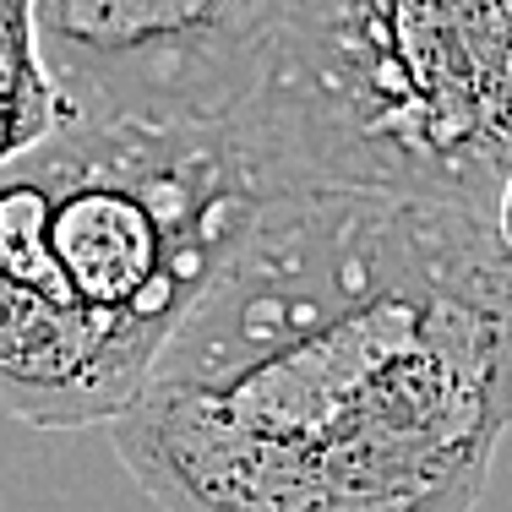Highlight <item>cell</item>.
Masks as SVG:
<instances>
[{"instance_id":"obj_5","label":"cell","mask_w":512,"mask_h":512,"mask_svg":"<svg viewBox=\"0 0 512 512\" xmlns=\"http://www.w3.org/2000/svg\"><path fill=\"white\" fill-rule=\"evenodd\" d=\"M60 120L66 109L39 55L33 0H0V164L50 137Z\"/></svg>"},{"instance_id":"obj_4","label":"cell","mask_w":512,"mask_h":512,"mask_svg":"<svg viewBox=\"0 0 512 512\" xmlns=\"http://www.w3.org/2000/svg\"><path fill=\"white\" fill-rule=\"evenodd\" d=\"M289 0H33L66 120H202L246 93Z\"/></svg>"},{"instance_id":"obj_2","label":"cell","mask_w":512,"mask_h":512,"mask_svg":"<svg viewBox=\"0 0 512 512\" xmlns=\"http://www.w3.org/2000/svg\"><path fill=\"white\" fill-rule=\"evenodd\" d=\"M289 180L229 115L60 120L0 164V409L109 425Z\"/></svg>"},{"instance_id":"obj_3","label":"cell","mask_w":512,"mask_h":512,"mask_svg":"<svg viewBox=\"0 0 512 512\" xmlns=\"http://www.w3.org/2000/svg\"><path fill=\"white\" fill-rule=\"evenodd\" d=\"M229 120L289 186L491 218L512 169V0H289Z\"/></svg>"},{"instance_id":"obj_6","label":"cell","mask_w":512,"mask_h":512,"mask_svg":"<svg viewBox=\"0 0 512 512\" xmlns=\"http://www.w3.org/2000/svg\"><path fill=\"white\" fill-rule=\"evenodd\" d=\"M491 229H496V240H502L507 256H512V169L502 175V186H496V202H491Z\"/></svg>"},{"instance_id":"obj_1","label":"cell","mask_w":512,"mask_h":512,"mask_svg":"<svg viewBox=\"0 0 512 512\" xmlns=\"http://www.w3.org/2000/svg\"><path fill=\"white\" fill-rule=\"evenodd\" d=\"M512 425L491 218L284 186L109 420L164 512H474Z\"/></svg>"}]
</instances>
